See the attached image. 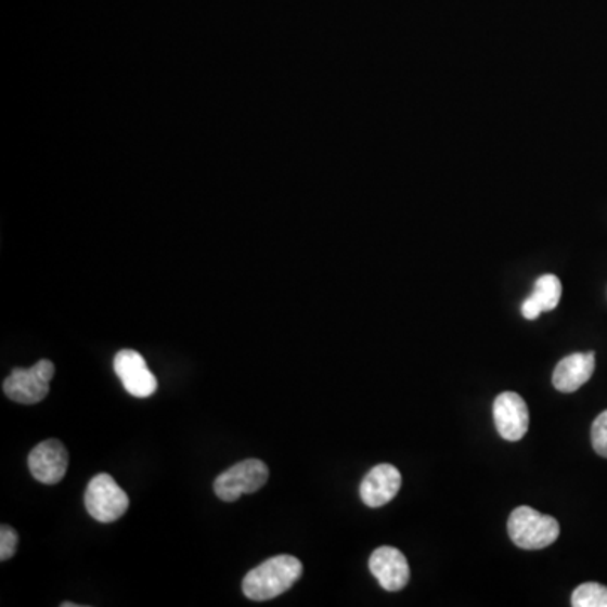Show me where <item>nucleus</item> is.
Returning a JSON list of instances; mask_svg holds the SVG:
<instances>
[{"label": "nucleus", "mask_w": 607, "mask_h": 607, "mask_svg": "<svg viewBox=\"0 0 607 607\" xmlns=\"http://www.w3.org/2000/svg\"><path fill=\"white\" fill-rule=\"evenodd\" d=\"M370 570L385 591H402L410 581L405 555L395 546H379L370 557Z\"/></svg>", "instance_id": "obj_9"}, {"label": "nucleus", "mask_w": 607, "mask_h": 607, "mask_svg": "<svg viewBox=\"0 0 607 607\" xmlns=\"http://www.w3.org/2000/svg\"><path fill=\"white\" fill-rule=\"evenodd\" d=\"M509 539L525 551H540L552 545L560 535L554 516L542 515L530 506H518L508 518Z\"/></svg>", "instance_id": "obj_2"}, {"label": "nucleus", "mask_w": 607, "mask_h": 607, "mask_svg": "<svg viewBox=\"0 0 607 607\" xmlns=\"http://www.w3.org/2000/svg\"><path fill=\"white\" fill-rule=\"evenodd\" d=\"M592 448L597 454L607 457V410L597 415L591 430Z\"/></svg>", "instance_id": "obj_14"}, {"label": "nucleus", "mask_w": 607, "mask_h": 607, "mask_svg": "<svg viewBox=\"0 0 607 607\" xmlns=\"http://www.w3.org/2000/svg\"><path fill=\"white\" fill-rule=\"evenodd\" d=\"M561 284L558 277L546 273L535 282L533 293L521 304V314L528 321L539 318L542 312L554 311L560 302Z\"/></svg>", "instance_id": "obj_12"}, {"label": "nucleus", "mask_w": 607, "mask_h": 607, "mask_svg": "<svg viewBox=\"0 0 607 607\" xmlns=\"http://www.w3.org/2000/svg\"><path fill=\"white\" fill-rule=\"evenodd\" d=\"M494 425L498 434L505 440L524 439L530 425L527 402L515 391L498 395L493 403Z\"/></svg>", "instance_id": "obj_8"}, {"label": "nucleus", "mask_w": 607, "mask_h": 607, "mask_svg": "<svg viewBox=\"0 0 607 607\" xmlns=\"http://www.w3.org/2000/svg\"><path fill=\"white\" fill-rule=\"evenodd\" d=\"M68 463V451L57 439H48L36 445L27 460L30 475L42 485H56L65 478Z\"/></svg>", "instance_id": "obj_7"}, {"label": "nucleus", "mask_w": 607, "mask_h": 607, "mask_svg": "<svg viewBox=\"0 0 607 607\" xmlns=\"http://www.w3.org/2000/svg\"><path fill=\"white\" fill-rule=\"evenodd\" d=\"M54 376V364L50 360H41L30 369H14L4 379V393L12 402L23 405H35L50 393V382Z\"/></svg>", "instance_id": "obj_4"}, {"label": "nucleus", "mask_w": 607, "mask_h": 607, "mask_svg": "<svg viewBox=\"0 0 607 607\" xmlns=\"http://www.w3.org/2000/svg\"><path fill=\"white\" fill-rule=\"evenodd\" d=\"M17 543H20L17 531L9 525H2L0 528V560L5 561L14 557Z\"/></svg>", "instance_id": "obj_15"}, {"label": "nucleus", "mask_w": 607, "mask_h": 607, "mask_svg": "<svg viewBox=\"0 0 607 607\" xmlns=\"http://www.w3.org/2000/svg\"><path fill=\"white\" fill-rule=\"evenodd\" d=\"M269 479V467L266 463L258 460L242 461L230 469L224 470L223 475L218 476L212 485L215 494L221 501L232 503L238 500L242 494H254L262 490Z\"/></svg>", "instance_id": "obj_5"}, {"label": "nucleus", "mask_w": 607, "mask_h": 607, "mask_svg": "<svg viewBox=\"0 0 607 607\" xmlns=\"http://www.w3.org/2000/svg\"><path fill=\"white\" fill-rule=\"evenodd\" d=\"M402 488V475L391 464H378L364 476L360 486V496L364 505L379 508L390 503Z\"/></svg>", "instance_id": "obj_10"}, {"label": "nucleus", "mask_w": 607, "mask_h": 607, "mask_svg": "<svg viewBox=\"0 0 607 607\" xmlns=\"http://www.w3.org/2000/svg\"><path fill=\"white\" fill-rule=\"evenodd\" d=\"M129 494L111 475H96L87 486L85 506L100 524H114L129 509Z\"/></svg>", "instance_id": "obj_3"}, {"label": "nucleus", "mask_w": 607, "mask_h": 607, "mask_svg": "<svg viewBox=\"0 0 607 607\" xmlns=\"http://www.w3.org/2000/svg\"><path fill=\"white\" fill-rule=\"evenodd\" d=\"M302 564L293 555L269 558L243 579V594L250 600H270L293 587L302 576Z\"/></svg>", "instance_id": "obj_1"}, {"label": "nucleus", "mask_w": 607, "mask_h": 607, "mask_svg": "<svg viewBox=\"0 0 607 607\" xmlns=\"http://www.w3.org/2000/svg\"><path fill=\"white\" fill-rule=\"evenodd\" d=\"M596 369V354L573 353L558 361L552 376V384L561 393H572L587 384Z\"/></svg>", "instance_id": "obj_11"}, {"label": "nucleus", "mask_w": 607, "mask_h": 607, "mask_svg": "<svg viewBox=\"0 0 607 607\" xmlns=\"http://www.w3.org/2000/svg\"><path fill=\"white\" fill-rule=\"evenodd\" d=\"M114 370L124 388L135 399H147L156 393V376L148 370L144 357L133 349H121L115 354Z\"/></svg>", "instance_id": "obj_6"}, {"label": "nucleus", "mask_w": 607, "mask_h": 607, "mask_svg": "<svg viewBox=\"0 0 607 607\" xmlns=\"http://www.w3.org/2000/svg\"><path fill=\"white\" fill-rule=\"evenodd\" d=\"M573 607H607V587L596 582L579 585L572 594Z\"/></svg>", "instance_id": "obj_13"}]
</instances>
